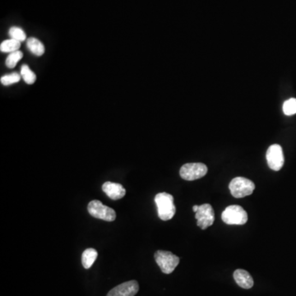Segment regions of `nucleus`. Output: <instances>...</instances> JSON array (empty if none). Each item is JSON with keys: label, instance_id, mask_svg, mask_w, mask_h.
Returning a JSON list of instances; mask_svg holds the SVG:
<instances>
[{"label": "nucleus", "instance_id": "f257e3e1", "mask_svg": "<svg viewBox=\"0 0 296 296\" xmlns=\"http://www.w3.org/2000/svg\"><path fill=\"white\" fill-rule=\"evenodd\" d=\"M155 203L157 207L158 216L162 221H169L173 218L176 212L174 197L167 192H160L155 197Z\"/></svg>", "mask_w": 296, "mask_h": 296}, {"label": "nucleus", "instance_id": "f03ea898", "mask_svg": "<svg viewBox=\"0 0 296 296\" xmlns=\"http://www.w3.org/2000/svg\"><path fill=\"white\" fill-rule=\"evenodd\" d=\"M232 196L236 198L252 194L255 190L254 183L244 177H236L232 179L229 185Z\"/></svg>", "mask_w": 296, "mask_h": 296}, {"label": "nucleus", "instance_id": "7ed1b4c3", "mask_svg": "<svg viewBox=\"0 0 296 296\" xmlns=\"http://www.w3.org/2000/svg\"><path fill=\"white\" fill-rule=\"evenodd\" d=\"M221 218L226 224L239 226L244 225L248 221V214L240 206H229L222 212Z\"/></svg>", "mask_w": 296, "mask_h": 296}, {"label": "nucleus", "instance_id": "20e7f679", "mask_svg": "<svg viewBox=\"0 0 296 296\" xmlns=\"http://www.w3.org/2000/svg\"><path fill=\"white\" fill-rule=\"evenodd\" d=\"M87 210L89 214L95 218L101 219L109 222L115 221L116 219L115 211L105 206L101 201L93 200L90 202L87 206Z\"/></svg>", "mask_w": 296, "mask_h": 296}, {"label": "nucleus", "instance_id": "39448f33", "mask_svg": "<svg viewBox=\"0 0 296 296\" xmlns=\"http://www.w3.org/2000/svg\"><path fill=\"white\" fill-rule=\"evenodd\" d=\"M155 260L161 268V272L165 274H170L179 265V258L176 255L169 251L158 250L155 254Z\"/></svg>", "mask_w": 296, "mask_h": 296}, {"label": "nucleus", "instance_id": "423d86ee", "mask_svg": "<svg viewBox=\"0 0 296 296\" xmlns=\"http://www.w3.org/2000/svg\"><path fill=\"white\" fill-rule=\"evenodd\" d=\"M208 173V167L203 163H187L184 165L179 174L182 179L189 181L201 179Z\"/></svg>", "mask_w": 296, "mask_h": 296}, {"label": "nucleus", "instance_id": "0eeeda50", "mask_svg": "<svg viewBox=\"0 0 296 296\" xmlns=\"http://www.w3.org/2000/svg\"><path fill=\"white\" fill-rule=\"evenodd\" d=\"M195 218L197 219V226H199L202 230H205L209 226H212L215 221V214L212 207L208 203L199 206L198 210L195 214Z\"/></svg>", "mask_w": 296, "mask_h": 296}, {"label": "nucleus", "instance_id": "6e6552de", "mask_svg": "<svg viewBox=\"0 0 296 296\" xmlns=\"http://www.w3.org/2000/svg\"><path fill=\"white\" fill-rule=\"evenodd\" d=\"M267 161L270 169L278 171L284 165V155L282 148L278 144L270 146L267 151Z\"/></svg>", "mask_w": 296, "mask_h": 296}, {"label": "nucleus", "instance_id": "1a4fd4ad", "mask_svg": "<svg viewBox=\"0 0 296 296\" xmlns=\"http://www.w3.org/2000/svg\"><path fill=\"white\" fill-rule=\"evenodd\" d=\"M139 290L138 281H129L115 286L109 291L107 296H135Z\"/></svg>", "mask_w": 296, "mask_h": 296}, {"label": "nucleus", "instance_id": "9d476101", "mask_svg": "<svg viewBox=\"0 0 296 296\" xmlns=\"http://www.w3.org/2000/svg\"><path fill=\"white\" fill-rule=\"evenodd\" d=\"M102 190L106 194L113 200H119L126 194V190L123 187L122 185L117 183L108 182L105 183L102 185Z\"/></svg>", "mask_w": 296, "mask_h": 296}, {"label": "nucleus", "instance_id": "9b49d317", "mask_svg": "<svg viewBox=\"0 0 296 296\" xmlns=\"http://www.w3.org/2000/svg\"><path fill=\"white\" fill-rule=\"evenodd\" d=\"M234 281L240 287L244 289L252 288L254 280L250 273L243 269H238L234 273Z\"/></svg>", "mask_w": 296, "mask_h": 296}, {"label": "nucleus", "instance_id": "f8f14e48", "mask_svg": "<svg viewBox=\"0 0 296 296\" xmlns=\"http://www.w3.org/2000/svg\"><path fill=\"white\" fill-rule=\"evenodd\" d=\"M98 254L97 251L94 249H86L82 255V262L85 269H89L91 266L93 265L94 262L97 258Z\"/></svg>", "mask_w": 296, "mask_h": 296}, {"label": "nucleus", "instance_id": "ddd939ff", "mask_svg": "<svg viewBox=\"0 0 296 296\" xmlns=\"http://www.w3.org/2000/svg\"><path fill=\"white\" fill-rule=\"evenodd\" d=\"M26 45H27L29 50L33 55H37V56H42V55H44V44H42V42H40L39 40L37 39V38L30 37L26 42Z\"/></svg>", "mask_w": 296, "mask_h": 296}, {"label": "nucleus", "instance_id": "4468645a", "mask_svg": "<svg viewBox=\"0 0 296 296\" xmlns=\"http://www.w3.org/2000/svg\"><path fill=\"white\" fill-rule=\"evenodd\" d=\"M21 42L14 39L6 40L0 44V50L3 53H13L19 50Z\"/></svg>", "mask_w": 296, "mask_h": 296}, {"label": "nucleus", "instance_id": "2eb2a0df", "mask_svg": "<svg viewBox=\"0 0 296 296\" xmlns=\"http://www.w3.org/2000/svg\"><path fill=\"white\" fill-rule=\"evenodd\" d=\"M21 75L26 84L31 85L37 80V76L30 69L28 65L23 64L21 68Z\"/></svg>", "mask_w": 296, "mask_h": 296}, {"label": "nucleus", "instance_id": "dca6fc26", "mask_svg": "<svg viewBox=\"0 0 296 296\" xmlns=\"http://www.w3.org/2000/svg\"><path fill=\"white\" fill-rule=\"evenodd\" d=\"M22 57H23V54L20 50L10 53L6 59V66L9 68H15L17 63L22 59Z\"/></svg>", "mask_w": 296, "mask_h": 296}, {"label": "nucleus", "instance_id": "f3484780", "mask_svg": "<svg viewBox=\"0 0 296 296\" xmlns=\"http://www.w3.org/2000/svg\"><path fill=\"white\" fill-rule=\"evenodd\" d=\"M9 36L11 39H14L19 42H24L26 39V35L22 29L17 26H13L9 30Z\"/></svg>", "mask_w": 296, "mask_h": 296}, {"label": "nucleus", "instance_id": "a211bd4d", "mask_svg": "<svg viewBox=\"0 0 296 296\" xmlns=\"http://www.w3.org/2000/svg\"><path fill=\"white\" fill-rule=\"evenodd\" d=\"M20 80H21V76L19 75V73H13L3 76L0 79V82L4 86H9L12 84L19 83Z\"/></svg>", "mask_w": 296, "mask_h": 296}, {"label": "nucleus", "instance_id": "6ab92c4d", "mask_svg": "<svg viewBox=\"0 0 296 296\" xmlns=\"http://www.w3.org/2000/svg\"><path fill=\"white\" fill-rule=\"evenodd\" d=\"M284 114L288 116L296 114V99L291 98L283 104Z\"/></svg>", "mask_w": 296, "mask_h": 296}, {"label": "nucleus", "instance_id": "aec40b11", "mask_svg": "<svg viewBox=\"0 0 296 296\" xmlns=\"http://www.w3.org/2000/svg\"><path fill=\"white\" fill-rule=\"evenodd\" d=\"M198 208H199V206L195 205L192 207V211H194L195 213L197 212V210H198Z\"/></svg>", "mask_w": 296, "mask_h": 296}]
</instances>
